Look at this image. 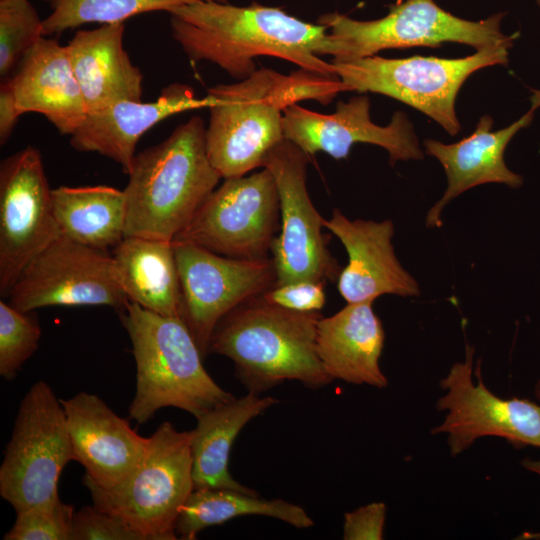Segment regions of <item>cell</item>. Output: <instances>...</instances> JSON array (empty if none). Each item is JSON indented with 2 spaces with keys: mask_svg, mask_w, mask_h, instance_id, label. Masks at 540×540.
<instances>
[{
  "mask_svg": "<svg viewBox=\"0 0 540 540\" xmlns=\"http://www.w3.org/2000/svg\"><path fill=\"white\" fill-rule=\"evenodd\" d=\"M346 87L337 75L298 69L288 75L261 68L233 84L208 89L206 149L223 179L262 167L269 151L284 138V110L300 101L330 103Z\"/></svg>",
  "mask_w": 540,
  "mask_h": 540,
  "instance_id": "cell-2",
  "label": "cell"
},
{
  "mask_svg": "<svg viewBox=\"0 0 540 540\" xmlns=\"http://www.w3.org/2000/svg\"><path fill=\"white\" fill-rule=\"evenodd\" d=\"M474 353V347L466 344L464 360L454 363L440 381L445 393L437 400L436 408L446 415L431 433L447 435L452 456L488 436L503 438L517 449H540V403L495 395L483 382L480 361L475 367L474 382Z\"/></svg>",
  "mask_w": 540,
  "mask_h": 540,
  "instance_id": "cell-11",
  "label": "cell"
},
{
  "mask_svg": "<svg viewBox=\"0 0 540 540\" xmlns=\"http://www.w3.org/2000/svg\"><path fill=\"white\" fill-rule=\"evenodd\" d=\"M386 507L384 503H370L344 516L343 539H382Z\"/></svg>",
  "mask_w": 540,
  "mask_h": 540,
  "instance_id": "cell-34",
  "label": "cell"
},
{
  "mask_svg": "<svg viewBox=\"0 0 540 540\" xmlns=\"http://www.w3.org/2000/svg\"><path fill=\"white\" fill-rule=\"evenodd\" d=\"M199 116L136 154L127 174L125 236L173 241L222 178L206 149Z\"/></svg>",
  "mask_w": 540,
  "mask_h": 540,
  "instance_id": "cell-3",
  "label": "cell"
},
{
  "mask_svg": "<svg viewBox=\"0 0 540 540\" xmlns=\"http://www.w3.org/2000/svg\"><path fill=\"white\" fill-rule=\"evenodd\" d=\"M22 114L45 116L60 134L72 135L87 116L66 45L43 36L9 77Z\"/></svg>",
  "mask_w": 540,
  "mask_h": 540,
  "instance_id": "cell-21",
  "label": "cell"
},
{
  "mask_svg": "<svg viewBox=\"0 0 540 540\" xmlns=\"http://www.w3.org/2000/svg\"><path fill=\"white\" fill-rule=\"evenodd\" d=\"M280 230L279 192L265 167L248 176L224 179L186 228L173 240L243 260L272 256Z\"/></svg>",
  "mask_w": 540,
  "mask_h": 540,
  "instance_id": "cell-10",
  "label": "cell"
},
{
  "mask_svg": "<svg viewBox=\"0 0 540 540\" xmlns=\"http://www.w3.org/2000/svg\"><path fill=\"white\" fill-rule=\"evenodd\" d=\"M245 515L276 518L298 529L314 525L302 507L282 499L269 500L226 488H202L194 489L181 508L176 535L183 540H194L210 526Z\"/></svg>",
  "mask_w": 540,
  "mask_h": 540,
  "instance_id": "cell-27",
  "label": "cell"
},
{
  "mask_svg": "<svg viewBox=\"0 0 540 540\" xmlns=\"http://www.w3.org/2000/svg\"><path fill=\"white\" fill-rule=\"evenodd\" d=\"M373 302L347 303L317 325L316 350L327 374L355 385L382 389L388 380L381 371L385 332Z\"/></svg>",
  "mask_w": 540,
  "mask_h": 540,
  "instance_id": "cell-23",
  "label": "cell"
},
{
  "mask_svg": "<svg viewBox=\"0 0 540 540\" xmlns=\"http://www.w3.org/2000/svg\"><path fill=\"white\" fill-rule=\"evenodd\" d=\"M325 284L309 280L274 286L262 297L275 305L300 311H320L326 303Z\"/></svg>",
  "mask_w": 540,
  "mask_h": 540,
  "instance_id": "cell-33",
  "label": "cell"
},
{
  "mask_svg": "<svg viewBox=\"0 0 540 540\" xmlns=\"http://www.w3.org/2000/svg\"><path fill=\"white\" fill-rule=\"evenodd\" d=\"M182 292V320L203 355L218 322L242 303L276 286L273 258L225 257L197 245L173 241Z\"/></svg>",
  "mask_w": 540,
  "mask_h": 540,
  "instance_id": "cell-14",
  "label": "cell"
},
{
  "mask_svg": "<svg viewBox=\"0 0 540 540\" xmlns=\"http://www.w3.org/2000/svg\"><path fill=\"white\" fill-rule=\"evenodd\" d=\"M536 3L540 7V0H536Z\"/></svg>",
  "mask_w": 540,
  "mask_h": 540,
  "instance_id": "cell-38",
  "label": "cell"
},
{
  "mask_svg": "<svg viewBox=\"0 0 540 540\" xmlns=\"http://www.w3.org/2000/svg\"><path fill=\"white\" fill-rule=\"evenodd\" d=\"M504 13L470 21L454 16L434 0H406L390 6L389 13L379 19L361 21L333 12L319 17L327 27L333 63L348 62L394 48H438L444 42L473 47L476 51L507 46L516 35L501 31Z\"/></svg>",
  "mask_w": 540,
  "mask_h": 540,
  "instance_id": "cell-7",
  "label": "cell"
},
{
  "mask_svg": "<svg viewBox=\"0 0 540 540\" xmlns=\"http://www.w3.org/2000/svg\"><path fill=\"white\" fill-rule=\"evenodd\" d=\"M534 396L537 399V402L540 403V379L535 383Z\"/></svg>",
  "mask_w": 540,
  "mask_h": 540,
  "instance_id": "cell-37",
  "label": "cell"
},
{
  "mask_svg": "<svg viewBox=\"0 0 540 540\" xmlns=\"http://www.w3.org/2000/svg\"><path fill=\"white\" fill-rule=\"evenodd\" d=\"M22 112L16 100L9 78L4 79L0 87V143L5 144L10 138Z\"/></svg>",
  "mask_w": 540,
  "mask_h": 540,
  "instance_id": "cell-35",
  "label": "cell"
},
{
  "mask_svg": "<svg viewBox=\"0 0 540 540\" xmlns=\"http://www.w3.org/2000/svg\"><path fill=\"white\" fill-rule=\"evenodd\" d=\"M72 540H146L119 517L92 506L75 512Z\"/></svg>",
  "mask_w": 540,
  "mask_h": 540,
  "instance_id": "cell-32",
  "label": "cell"
},
{
  "mask_svg": "<svg viewBox=\"0 0 540 540\" xmlns=\"http://www.w3.org/2000/svg\"><path fill=\"white\" fill-rule=\"evenodd\" d=\"M522 466L530 472L537 474L540 477V459L525 458L521 462ZM516 539L519 540H540V531L524 532Z\"/></svg>",
  "mask_w": 540,
  "mask_h": 540,
  "instance_id": "cell-36",
  "label": "cell"
},
{
  "mask_svg": "<svg viewBox=\"0 0 540 540\" xmlns=\"http://www.w3.org/2000/svg\"><path fill=\"white\" fill-rule=\"evenodd\" d=\"M509 47L477 50L462 58L412 56L384 58L373 55L333 63L346 92L383 94L419 110L437 122L451 136L460 131L455 103L458 92L474 72L507 66Z\"/></svg>",
  "mask_w": 540,
  "mask_h": 540,
  "instance_id": "cell-8",
  "label": "cell"
},
{
  "mask_svg": "<svg viewBox=\"0 0 540 540\" xmlns=\"http://www.w3.org/2000/svg\"><path fill=\"white\" fill-rule=\"evenodd\" d=\"M51 196L61 236L107 252L125 237L123 190L105 185L60 186L52 189Z\"/></svg>",
  "mask_w": 540,
  "mask_h": 540,
  "instance_id": "cell-26",
  "label": "cell"
},
{
  "mask_svg": "<svg viewBox=\"0 0 540 540\" xmlns=\"http://www.w3.org/2000/svg\"><path fill=\"white\" fill-rule=\"evenodd\" d=\"M284 138L296 144L309 157L325 152L336 160L348 157L355 143L384 148L389 163L421 160L423 151L408 116L397 111L386 126L375 124L370 117V100L366 95L339 101L331 114L314 112L296 104L283 113Z\"/></svg>",
  "mask_w": 540,
  "mask_h": 540,
  "instance_id": "cell-16",
  "label": "cell"
},
{
  "mask_svg": "<svg viewBox=\"0 0 540 540\" xmlns=\"http://www.w3.org/2000/svg\"><path fill=\"white\" fill-rule=\"evenodd\" d=\"M321 317L319 311L290 310L261 295L218 322L208 353L231 359L236 377L252 393L260 394L284 381L320 388L333 381L316 350Z\"/></svg>",
  "mask_w": 540,
  "mask_h": 540,
  "instance_id": "cell-4",
  "label": "cell"
},
{
  "mask_svg": "<svg viewBox=\"0 0 540 540\" xmlns=\"http://www.w3.org/2000/svg\"><path fill=\"white\" fill-rule=\"evenodd\" d=\"M310 157L293 142L283 139L263 160L274 176L280 200V230L272 246L276 286L296 281L326 284L341 272L322 233L324 218L315 208L306 186Z\"/></svg>",
  "mask_w": 540,
  "mask_h": 540,
  "instance_id": "cell-12",
  "label": "cell"
},
{
  "mask_svg": "<svg viewBox=\"0 0 540 540\" xmlns=\"http://www.w3.org/2000/svg\"><path fill=\"white\" fill-rule=\"evenodd\" d=\"M74 460L66 415L51 386L37 381L22 398L0 466V495L17 512L59 496Z\"/></svg>",
  "mask_w": 540,
  "mask_h": 540,
  "instance_id": "cell-9",
  "label": "cell"
},
{
  "mask_svg": "<svg viewBox=\"0 0 540 540\" xmlns=\"http://www.w3.org/2000/svg\"><path fill=\"white\" fill-rule=\"evenodd\" d=\"M136 363V392L129 417L138 424L166 407L195 418L235 397L203 366L197 343L184 321L147 310L131 301L119 311Z\"/></svg>",
  "mask_w": 540,
  "mask_h": 540,
  "instance_id": "cell-5",
  "label": "cell"
},
{
  "mask_svg": "<svg viewBox=\"0 0 540 540\" xmlns=\"http://www.w3.org/2000/svg\"><path fill=\"white\" fill-rule=\"evenodd\" d=\"M124 23L78 30L66 45L87 114L140 101L143 75L123 47Z\"/></svg>",
  "mask_w": 540,
  "mask_h": 540,
  "instance_id": "cell-22",
  "label": "cell"
},
{
  "mask_svg": "<svg viewBox=\"0 0 540 540\" xmlns=\"http://www.w3.org/2000/svg\"><path fill=\"white\" fill-rule=\"evenodd\" d=\"M539 106L540 90H537L531 97L529 111L503 129L492 131V117L483 115L473 133L458 142L445 144L434 139L424 140L425 152L439 161L447 179L444 194L427 212L426 227H440L443 209L471 188L487 183L510 188H519L523 184V177L507 167L504 153L514 135L530 125Z\"/></svg>",
  "mask_w": 540,
  "mask_h": 540,
  "instance_id": "cell-18",
  "label": "cell"
},
{
  "mask_svg": "<svg viewBox=\"0 0 540 540\" xmlns=\"http://www.w3.org/2000/svg\"><path fill=\"white\" fill-rule=\"evenodd\" d=\"M169 15L172 38L192 62H212L238 80L257 70L258 56L336 75L333 63L320 58L330 52L327 27L280 8L200 0L177 7Z\"/></svg>",
  "mask_w": 540,
  "mask_h": 540,
  "instance_id": "cell-1",
  "label": "cell"
},
{
  "mask_svg": "<svg viewBox=\"0 0 540 540\" xmlns=\"http://www.w3.org/2000/svg\"><path fill=\"white\" fill-rule=\"evenodd\" d=\"M50 14L43 19V36L48 37L89 23H124L147 12H170L200 0H43ZM227 2V0H213Z\"/></svg>",
  "mask_w": 540,
  "mask_h": 540,
  "instance_id": "cell-28",
  "label": "cell"
},
{
  "mask_svg": "<svg viewBox=\"0 0 540 540\" xmlns=\"http://www.w3.org/2000/svg\"><path fill=\"white\" fill-rule=\"evenodd\" d=\"M60 401L74 460L98 486L108 489L119 484L141 460L148 438L140 436L95 394L79 392Z\"/></svg>",
  "mask_w": 540,
  "mask_h": 540,
  "instance_id": "cell-19",
  "label": "cell"
},
{
  "mask_svg": "<svg viewBox=\"0 0 540 540\" xmlns=\"http://www.w3.org/2000/svg\"><path fill=\"white\" fill-rule=\"evenodd\" d=\"M42 334L35 311L23 312L0 301V375L14 379L36 352Z\"/></svg>",
  "mask_w": 540,
  "mask_h": 540,
  "instance_id": "cell-30",
  "label": "cell"
},
{
  "mask_svg": "<svg viewBox=\"0 0 540 540\" xmlns=\"http://www.w3.org/2000/svg\"><path fill=\"white\" fill-rule=\"evenodd\" d=\"M43 37V19L29 0H0V76L18 67Z\"/></svg>",
  "mask_w": 540,
  "mask_h": 540,
  "instance_id": "cell-29",
  "label": "cell"
},
{
  "mask_svg": "<svg viewBox=\"0 0 540 540\" xmlns=\"http://www.w3.org/2000/svg\"><path fill=\"white\" fill-rule=\"evenodd\" d=\"M111 255L118 282L129 301L182 319V292L173 241L125 236Z\"/></svg>",
  "mask_w": 540,
  "mask_h": 540,
  "instance_id": "cell-24",
  "label": "cell"
},
{
  "mask_svg": "<svg viewBox=\"0 0 540 540\" xmlns=\"http://www.w3.org/2000/svg\"><path fill=\"white\" fill-rule=\"evenodd\" d=\"M191 431L161 423L148 437L133 471L112 488H102L86 475L83 484L98 509L119 517L146 540L177 539L176 524L194 490Z\"/></svg>",
  "mask_w": 540,
  "mask_h": 540,
  "instance_id": "cell-6",
  "label": "cell"
},
{
  "mask_svg": "<svg viewBox=\"0 0 540 540\" xmlns=\"http://www.w3.org/2000/svg\"><path fill=\"white\" fill-rule=\"evenodd\" d=\"M403 0H396V4L401 3Z\"/></svg>",
  "mask_w": 540,
  "mask_h": 540,
  "instance_id": "cell-39",
  "label": "cell"
},
{
  "mask_svg": "<svg viewBox=\"0 0 540 540\" xmlns=\"http://www.w3.org/2000/svg\"><path fill=\"white\" fill-rule=\"evenodd\" d=\"M324 228L343 244L348 263L337 279V288L347 303L374 302L382 295L416 297V279L396 257L391 220L349 219L335 208Z\"/></svg>",
  "mask_w": 540,
  "mask_h": 540,
  "instance_id": "cell-17",
  "label": "cell"
},
{
  "mask_svg": "<svg viewBox=\"0 0 540 540\" xmlns=\"http://www.w3.org/2000/svg\"><path fill=\"white\" fill-rule=\"evenodd\" d=\"M16 514L4 540H72L74 508L59 496Z\"/></svg>",
  "mask_w": 540,
  "mask_h": 540,
  "instance_id": "cell-31",
  "label": "cell"
},
{
  "mask_svg": "<svg viewBox=\"0 0 540 540\" xmlns=\"http://www.w3.org/2000/svg\"><path fill=\"white\" fill-rule=\"evenodd\" d=\"M276 402L274 397L248 392L196 418L190 441L194 489L226 488L257 494L231 476L230 451L242 428Z\"/></svg>",
  "mask_w": 540,
  "mask_h": 540,
  "instance_id": "cell-25",
  "label": "cell"
},
{
  "mask_svg": "<svg viewBox=\"0 0 540 540\" xmlns=\"http://www.w3.org/2000/svg\"><path fill=\"white\" fill-rule=\"evenodd\" d=\"M40 151L27 146L0 164V295L61 236Z\"/></svg>",
  "mask_w": 540,
  "mask_h": 540,
  "instance_id": "cell-15",
  "label": "cell"
},
{
  "mask_svg": "<svg viewBox=\"0 0 540 540\" xmlns=\"http://www.w3.org/2000/svg\"><path fill=\"white\" fill-rule=\"evenodd\" d=\"M208 94L197 98L186 84L165 87L153 102L125 100L101 111L89 113L70 137V145L80 152H95L118 163L128 174L139 139L162 120L185 111L210 108Z\"/></svg>",
  "mask_w": 540,
  "mask_h": 540,
  "instance_id": "cell-20",
  "label": "cell"
},
{
  "mask_svg": "<svg viewBox=\"0 0 540 540\" xmlns=\"http://www.w3.org/2000/svg\"><path fill=\"white\" fill-rule=\"evenodd\" d=\"M8 303L23 311L49 306H110L128 303L112 255L60 236L24 268Z\"/></svg>",
  "mask_w": 540,
  "mask_h": 540,
  "instance_id": "cell-13",
  "label": "cell"
}]
</instances>
